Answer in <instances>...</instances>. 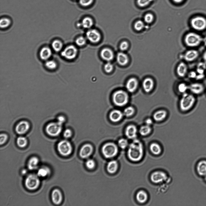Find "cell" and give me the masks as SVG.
I'll use <instances>...</instances> for the list:
<instances>
[{
    "label": "cell",
    "instance_id": "obj_1",
    "mask_svg": "<svg viewBox=\"0 0 206 206\" xmlns=\"http://www.w3.org/2000/svg\"><path fill=\"white\" fill-rule=\"evenodd\" d=\"M144 155V147L142 142L135 138L129 144L127 151L128 158L132 161L138 162L142 159Z\"/></svg>",
    "mask_w": 206,
    "mask_h": 206
},
{
    "label": "cell",
    "instance_id": "obj_2",
    "mask_svg": "<svg viewBox=\"0 0 206 206\" xmlns=\"http://www.w3.org/2000/svg\"><path fill=\"white\" fill-rule=\"evenodd\" d=\"M196 101V98L193 94L185 92L183 93L179 102V107L182 111H187L194 106Z\"/></svg>",
    "mask_w": 206,
    "mask_h": 206
},
{
    "label": "cell",
    "instance_id": "obj_3",
    "mask_svg": "<svg viewBox=\"0 0 206 206\" xmlns=\"http://www.w3.org/2000/svg\"><path fill=\"white\" fill-rule=\"evenodd\" d=\"M113 100L115 104L119 106L126 105L128 102L129 97L125 91L120 90L116 91L113 94Z\"/></svg>",
    "mask_w": 206,
    "mask_h": 206
},
{
    "label": "cell",
    "instance_id": "obj_4",
    "mask_svg": "<svg viewBox=\"0 0 206 206\" xmlns=\"http://www.w3.org/2000/svg\"><path fill=\"white\" fill-rule=\"evenodd\" d=\"M203 41L201 36L197 33L190 32L185 36V42L188 46L194 47L198 46Z\"/></svg>",
    "mask_w": 206,
    "mask_h": 206
},
{
    "label": "cell",
    "instance_id": "obj_5",
    "mask_svg": "<svg viewBox=\"0 0 206 206\" xmlns=\"http://www.w3.org/2000/svg\"><path fill=\"white\" fill-rule=\"evenodd\" d=\"M102 151L104 156L107 158H111L115 156L118 152L117 145L113 143L105 144L102 147Z\"/></svg>",
    "mask_w": 206,
    "mask_h": 206
},
{
    "label": "cell",
    "instance_id": "obj_6",
    "mask_svg": "<svg viewBox=\"0 0 206 206\" xmlns=\"http://www.w3.org/2000/svg\"><path fill=\"white\" fill-rule=\"evenodd\" d=\"M39 176L34 173L30 174L26 178L25 184L26 188L31 190L36 189L39 186L40 180Z\"/></svg>",
    "mask_w": 206,
    "mask_h": 206
},
{
    "label": "cell",
    "instance_id": "obj_7",
    "mask_svg": "<svg viewBox=\"0 0 206 206\" xmlns=\"http://www.w3.org/2000/svg\"><path fill=\"white\" fill-rule=\"evenodd\" d=\"M62 129V125L57 122H51L46 126L45 130L49 135L51 136H56L59 135Z\"/></svg>",
    "mask_w": 206,
    "mask_h": 206
},
{
    "label": "cell",
    "instance_id": "obj_8",
    "mask_svg": "<svg viewBox=\"0 0 206 206\" xmlns=\"http://www.w3.org/2000/svg\"><path fill=\"white\" fill-rule=\"evenodd\" d=\"M57 149L59 153L64 156L70 155L72 151V147L69 141L62 140L59 141L57 145Z\"/></svg>",
    "mask_w": 206,
    "mask_h": 206
},
{
    "label": "cell",
    "instance_id": "obj_9",
    "mask_svg": "<svg viewBox=\"0 0 206 206\" xmlns=\"http://www.w3.org/2000/svg\"><path fill=\"white\" fill-rule=\"evenodd\" d=\"M169 178L166 174L163 171H156L152 173L150 176L151 181L155 184H160L168 182Z\"/></svg>",
    "mask_w": 206,
    "mask_h": 206
},
{
    "label": "cell",
    "instance_id": "obj_10",
    "mask_svg": "<svg viewBox=\"0 0 206 206\" xmlns=\"http://www.w3.org/2000/svg\"><path fill=\"white\" fill-rule=\"evenodd\" d=\"M191 24L195 30H202L206 28V19L202 16H196L191 19Z\"/></svg>",
    "mask_w": 206,
    "mask_h": 206
},
{
    "label": "cell",
    "instance_id": "obj_11",
    "mask_svg": "<svg viewBox=\"0 0 206 206\" xmlns=\"http://www.w3.org/2000/svg\"><path fill=\"white\" fill-rule=\"evenodd\" d=\"M78 49L74 45H70L66 47L61 53L62 56L68 60L74 59L78 54Z\"/></svg>",
    "mask_w": 206,
    "mask_h": 206
},
{
    "label": "cell",
    "instance_id": "obj_12",
    "mask_svg": "<svg viewBox=\"0 0 206 206\" xmlns=\"http://www.w3.org/2000/svg\"><path fill=\"white\" fill-rule=\"evenodd\" d=\"M86 36L88 40L93 43H98L101 39L100 34L95 29H91L88 30L86 33Z\"/></svg>",
    "mask_w": 206,
    "mask_h": 206
},
{
    "label": "cell",
    "instance_id": "obj_13",
    "mask_svg": "<svg viewBox=\"0 0 206 206\" xmlns=\"http://www.w3.org/2000/svg\"><path fill=\"white\" fill-rule=\"evenodd\" d=\"M30 125L28 122L22 120L19 122L16 125L15 130L19 135H23L26 133L29 129Z\"/></svg>",
    "mask_w": 206,
    "mask_h": 206
},
{
    "label": "cell",
    "instance_id": "obj_14",
    "mask_svg": "<svg viewBox=\"0 0 206 206\" xmlns=\"http://www.w3.org/2000/svg\"><path fill=\"white\" fill-rule=\"evenodd\" d=\"M189 90L192 94L198 95L203 93L204 90V87L202 84L195 82L192 83L189 86Z\"/></svg>",
    "mask_w": 206,
    "mask_h": 206
},
{
    "label": "cell",
    "instance_id": "obj_15",
    "mask_svg": "<svg viewBox=\"0 0 206 206\" xmlns=\"http://www.w3.org/2000/svg\"><path fill=\"white\" fill-rule=\"evenodd\" d=\"M93 148L92 145L90 144H86L81 148L80 151V157L86 158L89 157L92 154Z\"/></svg>",
    "mask_w": 206,
    "mask_h": 206
},
{
    "label": "cell",
    "instance_id": "obj_16",
    "mask_svg": "<svg viewBox=\"0 0 206 206\" xmlns=\"http://www.w3.org/2000/svg\"><path fill=\"white\" fill-rule=\"evenodd\" d=\"M137 133V128L134 125H129L125 129V135L128 139L133 140L136 138Z\"/></svg>",
    "mask_w": 206,
    "mask_h": 206
},
{
    "label": "cell",
    "instance_id": "obj_17",
    "mask_svg": "<svg viewBox=\"0 0 206 206\" xmlns=\"http://www.w3.org/2000/svg\"><path fill=\"white\" fill-rule=\"evenodd\" d=\"M196 171L200 176H204L206 175V160H201L197 163Z\"/></svg>",
    "mask_w": 206,
    "mask_h": 206
},
{
    "label": "cell",
    "instance_id": "obj_18",
    "mask_svg": "<svg viewBox=\"0 0 206 206\" xmlns=\"http://www.w3.org/2000/svg\"><path fill=\"white\" fill-rule=\"evenodd\" d=\"M100 55L103 59L108 62L112 60L114 57L113 51L107 48H104L101 50Z\"/></svg>",
    "mask_w": 206,
    "mask_h": 206
},
{
    "label": "cell",
    "instance_id": "obj_19",
    "mask_svg": "<svg viewBox=\"0 0 206 206\" xmlns=\"http://www.w3.org/2000/svg\"><path fill=\"white\" fill-rule=\"evenodd\" d=\"M138 84L137 79L135 78H132L127 81L126 85V88L129 92L133 93L138 88Z\"/></svg>",
    "mask_w": 206,
    "mask_h": 206
},
{
    "label": "cell",
    "instance_id": "obj_20",
    "mask_svg": "<svg viewBox=\"0 0 206 206\" xmlns=\"http://www.w3.org/2000/svg\"><path fill=\"white\" fill-rule=\"evenodd\" d=\"M154 86V82L151 78H145L142 82L143 89L146 93H149L153 90Z\"/></svg>",
    "mask_w": 206,
    "mask_h": 206
},
{
    "label": "cell",
    "instance_id": "obj_21",
    "mask_svg": "<svg viewBox=\"0 0 206 206\" xmlns=\"http://www.w3.org/2000/svg\"><path fill=\"white\" fill-rule=\"evenodd\" d=\"M52 200L53 203L56 204L61 203L62 200V196L61 192L58 189H55L52 192Z\"/></svg>",
    "mask_w": 206,
    "mask_h": 206
},
{
    "label": "cell",
    "instance_id": "obj_22",
    "mask_svg": "<svg viewBox=\"0 0 206 206\" xmlns=\"http://www.w3.org/2000/svg\"><path fill=\"white\" fill-rule=\"evenodd\" d=\"M198 52L195 49H191L187 51L184 55L185 59L188 62L192 61L195 59L198 56Z\"/></svg>",
    "mask_w": 206,
    "mask_h": 206
},
{
    "label": "cell",
    "instance_id": "obj_23",
    "mask_svg": "<svg viewBox=\"0 0 206 206\" xmlns=\"http://www.w3.org/2000/svg\"><path fill=\"white\" fill-rule=\"evenodd\" d=\"M136 198L139 203H144L148 200V194L144 190H139L136 194Z\"/></svg>",
    "mask_w": 206,
    "mask_h": 206
},
{
    "label": "cell",
    "instance_id": "obj_24",
    "mask_svg": "<svg viewBox=\"0 0 206 206\" xmlns=\"http://www.w3.org/2000/svg\"><path fill=\"white\" fill-rule=\"evenodd\" d=\"M116 60L119 64L122 66L126 65L129 61V58L128 55L122 52H119L117 54Z\"/></svg>",
    "mask_w": 206,
    "mask_h": 206
},
{
    "label": "cell",
    "instance_id": "obj_25",
    "mask_svg": "<svg viewBox=\"0 0 206 206\" xmlns=\"http://www.w3.org/2000/svg\"><path fill=\"white\" fill-rule=\"evenodd\" d=\"M123 113L121 111L118 110L112 111L109 115V118L113 122H116L120 121L123 116Z\"/></svg>",
    "mask_w": 206,
    "mask_h": 206
},
{
    "label": "cell",
    "instance_id": "obj_26",
    "mask_svg": "<svg viewBox=\"0 0 206 206\" xmlns=\"http://www.w3.org/2000/svg\"><path fill=\"white\" fill-rule=\"evenodd\" d=\"M167 113L164 110H160L155 112L153 115L154 119L156 122H160L166 117Z\"/></svg>",
    "mask_w": 206,
    "mask_h": 206
},
{
    "label": "cell",
    "instance_id": "obj_27",
    "mask_svg": "<svg viewBox=\"0 0 206 206\" xmlns=\"http://www.w3.org/2000/svg\"><path fill=\"white\" fill-rule=\"evenodd\" d=\"M52 52L50 49L48 47H43L40 52V58L43 60L48 59L51 56Z\"/></svg>",
    "mask_w": 206,
    "mask_h": 206
},
{
    "label": "cell",
    "instance_id": "obj_28",
    "mask_svg": "<svg viewBox=\"0 0 206 206\" xmlns=\"http://www.w3.org/2000/svg\"><path fill=\"white\" fill-rule=\"evenodd\" d=\"M39 160L37 157H33L29 160L27 163L28 169L31 170H34L38 167Z\"/></svg>",
    "mask_w": 206,
    "mask_h": 206
},
{
    "label": "cell",
    "instance_id": "obj_29",
    "mask_svg": "<svg viewBox=\"0 0 206 206\" xmlns=\"http://www.w3.org/2000/svg\"><path fill=\"white\" fill-rule=\"evenodd\" d=\"M187 67L186 65L184 62L180 63L177 68V72L178 75L180 77H183L186 74Z\"/></svg>",
    "mask_w": 206,
    "mask_h": 206
},
{
    "label": "cell",
    "instance_id": "obj_30",
    "mask_svg": "<svg viewBox=\"0 0 206 206\" xmlns=\"http://www.w3.org/2000/svg\"><path fill=\"white\" fill-rule=\"evenodd\" d=\"M149 148L151 152L154 155H159L162 152L161 147L157 143L153 142L151 143L150 145Z\"/></svg>",
    "mask_w": 206,
    "mask_h": 206
},
{
    "label": "cell",
    "instance_id": "obj_31",
    "mask_svg": "<svg viewBox=\"0 0 206 206\" xmlns=\"http://www.w3.org/2000/svg\"><path fill=\"white\" fill-rule=\"evenodd\" d=\"M118 168V164L116 161L112 160L109 162L107 165V169L108 171L110 173H115Z\"/></svg>",
    "mask_w": 206,
    "mask_h": 206
},
{
    "label": "cell",
    "instance_id": "obj_32",
    "mask_svg": "<svg viewBox=\"0 0 206 206\" xmlns=\"http://www.w3.org/2000/svg\"><path fill=\"white\" fill-rule=\"evenodd\" d=\"M93 24V21L90 17H86L83 19L81 25L84 28L89 29L92 26Z\"/></svg>",
    "mask_w": 206,
    "mask_h": 206
},
{
    "label": "cell",
    "instance_id": "obj_33",
    "mask_svg": "<svg viewBox=\"0 0 206 206\" xmlns=\"http://www.w3.org/2000/svg\"><path fill=\"white\" fill-rule=\"evenodd\" d=\"M151 128L150 126L145 125L142 126L139 129L140 134L142 136H146L151 132Z\"/></svg>",
    "mask_w": 206,
    "mask_h": 206
},
{
    "label": "cell",
    "instance_id": "obj_34",
    "mask_svg": "<svg viewBox=\"0 0 206 206\" xmlns=\"http://www.w3.org/2000/svg\"><path fill=\"white\" fill-rule=\"evenodd\" d=\"M50 173V170L48 168L43 167L39 168L37 172V175L39 177H45Z\"/></svg>",
    "mask_w": 206,
    "mask_h": 206
},
{
    "label": "cell",
    "instance_id": "obj_35",
    "mask_svg": "<svg viewBox=\"0 0 206 206\" xmlns=\"http://www.w3.org/2000/svg\"><path fill=\"white\" fill-rule=\"evenodd\" d=\"M52 46L55 51L59 52L62 49L63 47V44L60 41L55 40L52 42Z\"/></svg>",
    "mask_w": 206,
    "mask_h": 206
},
{
    "label": "cell",
    "instance_id": "obj_36",
    "mask_svg": "<svg viewBox=\"0 0 206 206\" xmlns=\"http://www.w3.org/2000/svg\"><path fill=\"white\" fill-rule=\"evenodd\" d=\"M27 141L26 138L23 136H19L17 139V143L18 146L21 147H25L27 144Z\"/></svg>",
    "mask_w": 206,
    "mask_h": 206
},
{
    "label": "cell",
    "instance_id": "obj_37",
    "mask_svg": "<svg viewBox=\"0 0 206 206\" xmlns=\"http://www.w3.org/2000/svg\"><path fill=\"white\" fill-rule=\"evenodd\" d=\"M206 69V63L205 62H200L197 65L196 72L198 74H203Z\"/></svg>",
    "mask_w": 206,
    "mask_h": 206
},
{
    "label": "cell",
    "instance_id": "obj_38",
    "mask_svg": "<svg viewBox=\"0 0 206 206\" xmlns=\"http://www.w3.org/2000/svg\"><path fill=\"white\" fill-rule=\"evenodd\" d=\"M11 23L10 20L7 17L1 18L0 21V26L1 28H4L8 27Z\"/></svg>",
    "mask_w": 206,
    "mask_h": 206
},
{
    "label": "cell",
    "instance_id": "obj_39",
    "mask_svg": "<svg viewBox=\"0 0 206 206\" xmlns=\"http://www.w3.org/2000/svg\"><path fill=\"white\" fill-rule=\"evenodd\" d=\"M135 112V109L132 106H129L125 108L123 112V114L126 117L132 116Z\"/></svg>",
    "mask_w": 206,
    "mask_h": 206
},
{
    "label": "cell",
    "instance_id": "obj_40",
    "mask_svg": "<svg viewBox=\"0 0 206 206\" xmlns=\"http://www.w3.org/2000/svg\"><path fill=\"white\" fill-rule=\"evenodd\" d=\"M154 0H137V3L140 7H145L152 2Z\"/></svg>",
    "mask_w": 206,
    "mask_h": 206
},
{
    "label": "cell",
    "instance_id": "obj_41",
    "mask_svg": "<svg viewBox=\"0 0 206 206\" xmlns=\"http://www.w3.org/2000/svg\"><path fill=\"white\" fill-rule=\"evenodd\" d=\"M178 89L180 93H183L189 90V86L185 83H181L178 85Z\"/></svg>",
    "mask_w": 206,
    "mask_h": 206
},
{
    "label": "cell",
    "instance_id": "obj_42",
    "mask_svg": "<svg viewBox=\"0 0 206 206\" xmlns=\"http://www.w3.org/2000/svg\"><path fill=\"white\" fill-rule=\"evenodd\" d=\"M46 66L50 69H53L55 68L57 66L56 63L53 60H48L45 63Z\"/></svg>",
    "mask_w": 206,
    "mask_h": 206
},
{
    "label": "cell",
    "instance_id": "obj_43",
    "mask_svg": "<svg viewBox=\"0 0 206 206\" xmlns=\"http://www.w3.org/2000/svg\"><path fill=\"white\" fill-rule=\"evenodd\" d=\"M86 39L83 36H80L78 37L75 40V43L78 46H84L86 43Z\"/></svg>",
    "mask_w": 206,
    "mask_h": 206
},
{
    "label": "cell",
    "instance_id": "obj_44",
    "mask_svg": "<svg viewBox=\"0 0 206 206\" xmlns=\"http://www.w3.org/2000/svg\"><path fill=\"white\" fill-rule=\"evenodd\" d=\"M144 27V22L141 20L137 21L135 24L134 27L135 30L137 31H140L142 30Z\"/></svg>",
    "mask_w": 206,
    "mask_h": 206
},
{
    "label": "cell",
    "instance_id": "obj_45",
    "mask_svg": "<svg viewBox=\"0 0 206 206\" xmlns=\"http://www.w3.org/2000/svg\"><path fill=\"white\" fill-rule=\"evenodd\" d=\"M118 144L120 148L124 149L128 146V140L125 138H121L119 141Z\"/></svg>",
    "mask_w": 206,
    "mask_h": 206
},
{
    "label": "cell",
    "instance_id": "obj_46",
    "mask_svg": "<svg viewBox=\"0 0 206 206\" xmlns=\"http://www.w3.org/2000/svg\"><path fill=\"white\" fill-rule=\"evenodd\" d=\"M154 18L153 15L151 13H148L146 14L144 17V21L148 24L151 23L153 21Z\"/></svg>",
    "mask_w": 206,
    "mask_h": 206
},
{
    "label": "cell",
    "instance_id": "obj_47",
    "mask_svg": "<svg viewBox=\"0 0 206 206\" xmlns=\"http://www.w3.org/2000/svg\"><path fill=\"white\" fill-rule=\"evenodd\" d=\"M113 64L109 62H108L104 66V69L107 73L111 72L113 70Z\"/></svg>",
    "mask_w": 206,
    "mask_h": 206
},
{
    "label": "cell",
    "instance_id": "obj_48",
    "mask_svg": "<svg viewBox=\"0 0 206 206\" xmlns=\"http://www.w3.org/2000/svg\"><path fill=\"white\" fill-rule=\"evenodd\" d=\"M87 167L90 169H93L95 165V163L93 160L90 159L87 160L86 163Z\"/></svg>",
    "mask_w": 206,
    "mask_h": 206
},
{
    "label": "cell",
    "instance_id": "obj_49",
    "mask_svg": "<svg viewBox=\"0 0 206 206\" xmlns=\"http://www.w3.org/2000/svg\"><path fill=\"white\" fill-rule=\"evenodd\" d=\"M93 0H79L80 5L84 7L88 6L92 4Z\"/></svg>",
    "mask_w": 206,
    "mask_h": 206
},
{
    "label": "cell",
    "instance_id": "obj_50",
    "mask_svg": "<svg viewBox=\"0 0 206 206\" xmlns=\"http://www.w3.org/2000/svg\"><path fill=\"white\" fill-rule=\"evenodd\" d=\"M128 47V44L126 41H124L121 42L119 46L120 50L122 51L126 50Z\"/></svg>",
    "mask_w": 206,
    "mask_h": 206
},
{
    "label": "cell",
    "instance_id": "obj_51",
    "mask_svg": "<svg viewBox=\"0 0 206 206\" xmlns=\"http://www.w3.org/2000/svg\"><path fill=\"white\" fill-rule=\"evenodd\" d=\"M0 144L1 145L4 144L7 141L8 136L6 134L3 133L0 134Z\"/></svg>",
    "mask_w": 206,
    "mask_h": 206
},
{
    "label": "cell",
    "instance_id": "obj_52",
    "mask_svg": "<svg viewBox=\"0 0 206 206\" xmlns=\"http://www.w3.org/2000/svg\"><path fill=\"white\" fill-rule=\"evenodd\" d=\"M72 135V132L71 130L69 129H66L64 132V137L66 138H70Z\"/></svg>",
    "mask_w": 206,
    "mask_h": 206
},
{
    "label": "cell",
    "instance_id": "obj_53",
    "mask_svg": "<svg viewBox=\"0 0 206 206\" xmlns=\"http://www.w3.org/2000/svg\"><path fill=\"white\" fill-rule=\"evenodd\" d=\"M57 121L60 124L62 125L65 121V118L64 117L62 116H59L57 118Z\"/></svg>",
    "mask_w": 206,
    "mask_h": 206
},
{
    "label": "cell",
    "instance_id": "obj_54",
    "mask_svg": "<svg viewBox=\"0 0 206 206\" xmlns=\"http://www.w3.org/2000/svg\"><path fill=\"white\" fill-rule=\"evenodd\" d=\"M196 73L194 71H192L190 72L188 75V77L191 78H195L197 76Z\"/></svg>",
    "mask_w": 206,
    "mask_h": 206
},
{
    "label": "cell",
    "instance_id": "obj_55",
    "mask_svg": "<svg viewBox=\"0 0 206 206\" xmlns=\"http://www.w3.org/2000/svg\"><path fill=\"white\" fill-rule=\"evenodd\" d=\"M145 125L150 126L153 124V122L151 119L148 118L145 120Z\"/></svg>",
    "mask_w": 206,
    "mask_h": 206
},
{
    "label": "cell",
    "instance_id": "obj_56",
    "mask_svg": "<svg viewBox=\"0 0 206 206\" xmlns=\"http://www.w3.org/2000/svg\"><path fill=\"white\" fill-rule=\"evenodd\" d=\"M204 77V74H198L197 75L195 79L197 80H200L203 79Z\"/></svg>",
    "mask_w": 206,
    "mask_h": 206
},
{
    "label": "cell",
    "instance_id": "obj_57",
    "mask_svg": "<svg viewBox=\"0 0 206 206\" xmlns=\"http://www.w3.org/2000/svg\"><path fill=\"white\" fill-rule=\"evenodd\" d=\"M203 57L204 62L206 63V51L204 52Z\"/></svg>",
    "mask_w": 206,
    "mask_h": 206
},
{
    "label": "cell",
    "instance_id": "obj_58",
    "mask_svg": "<svg viewBox=\"0 0 206 206\" xmlns=\"http://www.w3.org/2000/svg\"><path fill=\"white\" fill-rule=\"evenodd\" d=\"M184 0H172L175 3H180L182 2Z\"/></svg>",
    "mask_w": 206,
    "mask_h": 206
},
{
    "label": "cell",
    "instance_id": "obj_59",
    "mask_svg": "<svg viewBox=\"0 0 206 206\" xmlns=\"http://www.w3.org/2000/svg\"><path fill=\"white\" fill-rule=\"evenodd\" d=\"M203 41L204 45L206 46V36L203 39Z\"/></svg>",
    "mask_w": 206,
    "mask_h": 206
},
{
    "label": "cell",
    "instance_id": "obj_60",
    "mask_svg": "<svg viewBox=\"0 0 206 206\" xmlns=\"http://www.w3.org/2000/svg\"><path fill=\"white\" fill-rule=\"evenodd\" d=\"M21 172L23 174H25L27 173V170L26 169H24L22 170Z\"/></svg>",
    "mask_w": 206,
    "mask_h": 206
},
{
    "label": "cell",
    "instance_id": "obj_61",
    "mask_svg": "<svg viewBox=\"0 0 206 206\" xmlns=\"http://www.w3.org/2000/svg\"><path fill=\"white\" fill-rule=\"evenodd\" d=\"M204 181H205V182H206V175H205L204 176Z\"/></svg>",
    "mask_w": 206,
    "mask_h": 206
}]
</instances>
